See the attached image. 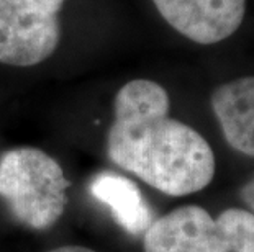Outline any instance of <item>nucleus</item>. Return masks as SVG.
Segmentation results:
<instances>
[{
  "mask_svg": "<svg viewBox=\"0 0 254 252\" xmlns=\"http://www.w3.org/2000/svg\"><path fill=\"white\" fill-rule=\"evenodd\" d=\"M171 99L154 80L134 79L113 100L107 154L117 167L166 195L203 190L215 177L212 146L197 130L169 116Z\"/></svg>",
  "mask_w": 254,
  "mask_h": 252,
  "instance_id": "obj_1",
  "label": "nucleus"
},
{
  "mask_svg": "<svg viewBox=\"0 0 254 252\" xmlns=\"http://www.w3.org/2000/svg\"><path fill=\"white\" fill-rule=\"evenodd\" d=\"M69 180L63 167L38 148H15L0 159V197L23 226L45 231L67 206Z\"/></svg>",
  "mask_w": 254,
  "mask_h": 252,
  "instance_id": "obj_2",
  "label": "nucleus"
},
{
  "mask_svg": "<svg viewBox=\"0 0 254 252\" xmlns=\"http://www.w3.org/2000/svg\"><path fill=\"white\" fill-rule=\"evenodd\" d=\"M144 252H254V214L228 208L218 218L187 205L172 210L146 229Z\"/></svg>",
  "mask_w": 254,
  "mask_h": 252,
  "instance_id": "obj_3",
  "label": "nucleus"
},
{
  "mask_svg": "<svg viewBox=\"0 0 254 252\" xmlns=\"http://www.w3.org/2000/svg\"><path fill=\"white\" fill-rule=\"evenodd\" d=\"M66 0H0V64L38 66L61 40L59 12Z\"/></svg>",
  "mask_w": 254,
  "mask_h": 252,
  "instance_id": "obj_4",
  "label": "nucleus"
},
{
  "mask_svg": "<svg viewBox=\"0 0 254 252\" xmlns=\"http://www.w3.org/2000/svg\"><path fill=\"white\" fill-rule=\"evenodd\" d=\"M153 3L172 28L198 45L230 38L246 13V0H153Z\"/></svg>",
  "mask_w": 254,
  "mask_h": 252,
  "instance_id": "obj_5",
  "label": "nucleus"
},
{
  "mask_svg": "<svg viewBox=\"0 0 254 252\" xmlns=\"http://www.w3.org/2000/svg\"><path fill=\"white\" fill-rule=\"evenodd\" d=\"M210 103L226 143L238 152L254 157V76L218 85Z\"/></svg>",
  "mask_w": 254,
  "mask_h": 252,
  "instance_id": "obj_6",
  "label": "nucleus"
},
{
  "mask_svg": "<svg viewBox=\"0 0 254 252\" xmlns=\"http://www.w3.org/2000/svg\"><path fill=\"white\" fill-rule=\"evenodd\" d=\"M89 192L95 200L110 208L113 219L133 236H143L153 224V211L139 187L120 174L100 172L89 182Z\"/></svg>",
  "mask_w": 254,
  "mask_h": 252,
  "instance_id": "obj_7",
  "label": "nucleus"
},
{
  "mask_svg": "<svg viewBox=\"0 0 254 252\" xmlns=\"http://www.w3.org/2000/svg\"><path fill=\"white\" fill-rule=\"evenodd\" d=\"M241 198L250 208V211L254 214V177L251 180H248V184L241 189Z\"/></svg>",
  "mask_w": 254,
  "mask_h": 252,
  "instance_id": "obj_8",
  "label": "nucleus"
},
{
  "mask_svg": "<svg viewBox=\"0 0 254 252\" xmlns=\"http://www.w3.org/2000/svg\"><path fill=\"white\" fill-rule=\"evenodd\" d=\"M46 252H97V251L90 248H84V246H61V248H56Z\"/></svg>",
  "mask_w": 254,
  "mask_h": 252,
  "instance_id": "obj_9",
  "label": "nucleus"
}]
</instances>
